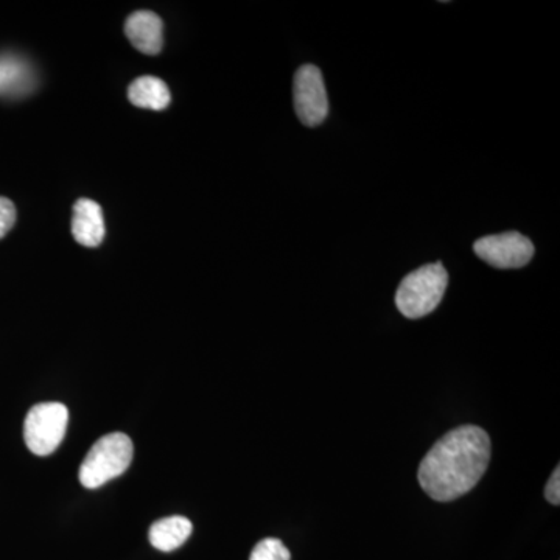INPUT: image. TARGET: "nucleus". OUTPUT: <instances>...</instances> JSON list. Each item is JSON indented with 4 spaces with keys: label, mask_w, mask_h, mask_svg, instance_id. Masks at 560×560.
<instances>
[{
    "label": "nucleus",
    "mask_w": 560,
    "mask_h": 560,
    "mask_svg": "<svg viewBox=\"0 0 560 560\" xmlns=\"http://www.w3.org/2000/svg\"><path fill=\"white\" fill-rule=\"evenodd\" d=\"M105 219L97 202L81 198L73 206L72 234L77 243L97 248L105 238Z\"/></svg>",
    "instance_id": "nucleus-8"
},
{
    "label": "nucleus",
    "mask_w": 560,
    "mask_h": 560,
    "mask_svg": "<svg viewBox=\"0 0 560 560\" xmlns=\"http://www.w3.org/2000/svg\"><path fill=\"white\" fill-rule=\"evenodd\" d=\"M125 35L136 49L145 55H158L164 46V24L153 11L132 13L125 22Z\"/></svg>",
    "instance_id": "nucleus-7"
},
{
    "label": "nucleus",
    "mask_w": 560,
    "mask_h": 560,
    "mask_svg": "<svg viewBox=\"0 0 560 560\" xmlns=\"http://www.w3.org/2000/svg\"><path fill=\"white\" fill-rule=\"evenodd\" d=\"M249 560H291V555L282 541L265 539L254 547Z\"/></svg>",
    "instance_id": "nucleus-11"
},
{
    "label": "nucleus",
    "mask_w": 560,
    "mask_h": 560,
    "mask_svg": "<svg viewBox=\"0 0 560 560\" xmlns=\"http://www.w3.org/2000/svg\"><path fill=\"white\" fill-rule=\"evenodd\" d=\"M194 525L189 518L173 515L153 523L150 528V544L156 550L171 552L178 550L189 539Z\"/></svg>",
    "instance_id": "nucleus-9"
},
{
    "label": "nucleus",
    "mask_w": 560,
    "mask_h": 560,
    "mask_svg": "<svg viewBox=\"0 0 560 560\" xmlns=\"http://www.w3.org/2000/svg\"><path fill=\"white\" fill-rule=\"evenodd\" d=\"M69 410L58 401L38 404L24 422V440L36 456H49L60 447L68 430Z\"/></svg>",
    "instance_id": "nucleus-4"
},
{
    "label": "nucleus",
    "mask_w": 560,
    "mask_h": 560,
    "mask_svg": "<svg viewBox=\"0 0 560 560\" xmlns=\"http://www.w3.org/2000/svg\"><path fill=\"white\" fill-rule=\"evenodd\" d=\"M475 254L499 270H515L525 267L534 256V245L518 232L488 235L475 242Z\"/></svg>",
    "instance_id": "nucleus-6"
},
{
    "label": "nucleus",
    "mask_w": 560,
    "mask_h": 560,
    "mask_svg": "<svg viewBox=\"0 0 560 560\" xmlns=\"http://www.w3.org/2000/svg\"><path fill=\"white\" fill-rule=\"evenodd\" d=\"M294 109L305 127H318L327 119L329 101L323 73L313 65L298 69L293 84Z\"/></svg>",
    "instance_id": "nucleus-5"
},
{
    "label": "nucleus",
    "mask_w": 560,
    "mask_h": 560,
    "mask_svg": "<svg viewBox=\"0 0 560 560\" xmlns=\"http://www.w3.org/2000/svg\"><path fill=\"white\" fill-rule=\"evenodd\" d=\"M448 275L441 261L425 265L401 280L396 305L408 319H419L436 311L447 290Z\"/></svg>",
    "instance_id": "nucleus-2"
},
{
    "label": "nucleus",
    "mask_w": 560,
    "mask_h": 560,
    "mask_svg": "<svg viewBox=\"0 0 560 560\" xmlns=\"http://www.w3.org/2000/svg\"><path fill=\"white\" fill-rule=\"evenodd\" d=\"M16 223V208L9 198L0 197V238L5 237Z\"/></svg>",
    "instance_id": "nucleus-12"
},
{
    "label": "nucleus",
    "mask_w": 560,
    "mask_h": 560,
    "mask_svg": "<svg viewBox=\"0 0 560 560\" xmlns=\"http://www.w3.org/2000/svg\"><path fill=\"white\" fill-rule=\"evenodd\" d=\"M128 98L138 108L162 110L172 102L171 90L165 81L156 77H140L132 81L128 90Z\"/></svg>",
    "instance_id": "nucleus-10"
},
{
    "label": "nucleus",
    "mask_w": 560,
    "mask_h": 560,
    "mask_svg": "<svg viewBox=\"0 0 560 560\" xmlns=\"http://www.w3.org/2000/svg\"><path fill=\"white\" fill-rule=\"evenodd\" d=\"M490 460V438L475 425L448 431L427 453L419 467V482L430 499L453 501L480 482Z\"/></svg>",
    "instance_id": "nucleus-1"
},
{
    "label": "nucleus",
    "mask_w": 560,
    "mask_h": 560,
    "mask_svg": "<svg viewBox=\"0 0 560 560\" xmlns=\"http://www.w3.org/2000/svg\"><path fill=\"white\" fill-rule=\"evenodd\" d=\"M545 497L550 501L551 504L558 506L560 503V467H556V470L552 471L550 481L547 482V488H545Z\"/></svg>",
    "instance_id": "nucleus-13"
},
{
    "label": "nucleus",
    "mask_w": 560,
    "mask_h": 560,
    "mask_svg": "<svg viewBox=\"0 0 560 560\" xmlns=\"http://www.w3.org/2000/svg\"><path fill=\"white\" fill-rule=\"evenodd\" d=\"M132 441L127 434L110 433L95 442L80 467V481L84 488L97 489L120 477L132 460Z\"/></svg>",
    "instance_id": "nucleus-3"
}]
</instances>
